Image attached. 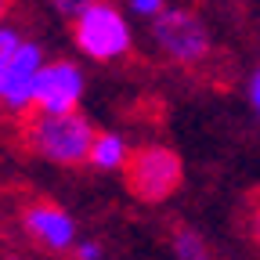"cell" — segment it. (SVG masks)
<instances>
[{
  "mask_svg": "<svg viewBox=\"0 0 260 260\" xmlns=\"http://www.w3.org/2000/svg\"><path fill=\"white\" fill-rule=\"evenodd\" d=\"M25 141L37 155L61 162V167H76V162H87L90 155L94 126L80 112H40L29 119Z\"/></svg>",
  "mask_w": 260,
  "mask_h": 260,
  "instance_id": "6da1fadb",
  "label": "cell"
},
{
  "mask_svg": "<svg viewBox=\"0 0 260 260\" xmlns=\"http://www.w3.org/2000/svg\"><path fill=\"white\" fill-rule=\"evenodd\" d=\"M123 174H126V188L134 199L141 203H162L181 188V155L167 145H145L138 152H130L123 162Z\"/></svg>",
  "mask_w": 260,
  "mask_h": 260,
  "instance_id": "7a4b0ae2",
  "label": "cell"
},
{
  "mask_svg": "<svg viewBox=\"0 0 260 260\" xmlns=\"http://www.w3.org/2000/svg\"><path fill=\"white\" fill-rule=\"evenodd\" d=\"M73 37L76 47L94 61H112L130 51V25L123 11L102 0H94L80 18H73Z\"/></svg>",
  "mask_w": 260,
  "mask_h": 260,
  "instance_id": "3957f363",
  "label": "cell"
},
{
  "mask_svg": "<svg viewBox=\"0 0 260 260\" xmlns=\"http://www.w3.org/2000/svg\"><path fill=\"white\" fill-rule=\"evenodd\" d=\"M152 37L162 54L181 65H199L210 54V32L203 18L188 8H162L152 22Z\"/></svg>",
  "mask_w": 260,
  "mask_h": 260,
  "instance_id": "277c9868",
  "label": "cell"
},
{
  "mask_svg": "<svg viewBox=\"0 0 260 260\" xmlns=\"http://www.w3.org/2000/svg\"><path fill=\"white\" fill-rule=\"evenodd\" d=\"M40 69H44V51H40V44L22 40V44L15 47V54L8 58V65L0 69V105L11 109V112L29 109L32 98H37Z\"/></svg>",
  "mask_w": 260,
  "mask_h": 260,
  "instance_id": "5b68a950",
  "label": "cell"
},
{
  "mask_svg": "<svg viewBox=\"0 0 260 260\" xmlns=\"http://www.w3.org/2000/svg\"><path fill=\"white\" fill-rule=\"evenodd\" d=\"M80 98H83V73L76 65L73 61H44L32 105L40 112H76Z\"/></svg>",
  "mask_w": 260,
  "mask_h": 260,
  "instance_id": "8992f818",
  "label": "cell"
},
{
  "mask_svg": "<svg viewBox=\"0 0 260 260\" xmlns=\"http://www.w3.org/2000/svg\"><path fill=\"white\" fill-rule=\"evenodd\" d=\"M22 224H25V232L37 239L44 249H51V253H65V249L76 246V220L65 213L61 206H54V203H32V206H25Z\"/></svg>",
  "mask_w": 260,
  "mask_h": 260,
  "instance_id": "52a82bcc",
  "label": "cell"
},
{
  "mask_svg": "<svg viewBox=\"0 0 260 260\" xmlns=\"http://www.w3.org/2000/svg\"><path fill=\"white\" fill-rule=\"evenodd\" d=\"M126 155H130V148H126V141L119 134H94L87 159H90V167H98V170H123Z\"/></svg>",
  "mask_w": 260,
  "mask_h": 260,
  "instance_id": "ba28073f",
  "label": "cell"
},
{
  "mask_svg": "<svg viewBox=\"0 0 260 260\" xmlns=\"http://www.w3.org/2000/svg\"><path fill=\"white\" fill-rule=\"evenodd\" d=\"M174 256L177 260H217L210 253V246L203 242V235L191 232V228H177L174 232Z\"/></svg>",
  "mask_w": 260,
  "mask_h": 260,
  "instance_id": "9c48e42d",
  "label": "cell"
},
{
  "mask_svg": "<svg viewBox=\"0 0 260 260\" xmlns=\"http://www.w3.org/2000/svg\"><path fill=\"white\" fill-rule=\"evenodd\" d=\"M18 44H22L18 32H15L11 25H0V69L8 65V58L15 54V47H18Z\"/></svg>",
  "mask_w": 260,
  "mask_h": 260,
  "instance_id": "30bf717a",
  "label": "cell"
},
{
  "mask_svg": "<svg viewBox=\"0 0 260 260\" xmlns=\"http://www.w3.org/2000/svg\"><path fill=\"white\" fill-rule=\"evenodd\" d=\"M90 4H94V0H51V8H54L61 18H69V22H73V18H80Z\"/></svg>",
  "mask_w": 260,
  "mask_h": 260,
  "instance_id": "8fae6325",
  "label": "cell"
},
{
  "mask_svg": "<svg viewBox=\"0 0 260 260\" xmlns=\"http://www.w3.org/2000/svg\"><path fill=\"white\" fill-rule=\"evenodd\" d=\"M73 253H76V260H102V246L94 239H76Z\"/></svg>",
  "mask_w": 260,
  "mask_h": 260,
  "instance_id": "7c38bea8",
  "label": "cell"
},
{
  "mask_svg": "<svg viewBox=\"0 0 260 260\" xmlns=\"http://www.w3.org/2000/svg\"><path fill=\"white\" fill-rule=\"evenodd\" d=\"M130 8H134V15H141V18H155L162 8H167V0H130Z\"/></svg>",
  "mask_w": 260,
  "mask_h": 260,
  "instance_id": "4fadbf2b",
  "label": "cell"
},
{
  "mask_svg": "<svg viewBox=\"0 0 260 260\" xmlns=\"http://www.w3.org/2000/svg\"><path fill=\"white\" fill-rule=\"evenodd\" d=\"M249 105H253V112L260 116V69L249 76Z\"/></svg>",
  "mask_w": 260,
  "mask_h": 260,
  "instance_id": "5bb4252c",
  "label": "cell"
},
{
  "mask_svg": "<svg viewBox=\"0 0 260 260\" xmlns=\"http://www.w3.org/2000/svg\"><path fill=\"white\" fill-rule=\"evenodd\" d=\"M249 235H253V242L260 246V206H256L253 217H249Z\"/></svg>",
  "mask_w": 260,
  "mask_h": 260,
  "instance_id": "9a60e30c",
  "label": "cell"
},
{
  "mask_svg": "<svg viewBox=\"0 0 260 260\" xmlns=\"http://www.w3.org/2000/svg\"><path fill=\"white\" fill-rule=\"evenodd\" d=\"M11 4H15V0H0V18H4V15L11 11Z\"/></svg>",
  "mask_w": 260,
  "mask_h": 260,
  "instance_id": "2e32d148",
  "label": "cell"
}]
</instances>
